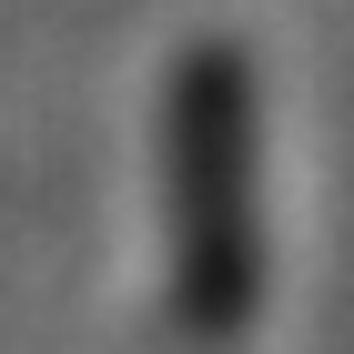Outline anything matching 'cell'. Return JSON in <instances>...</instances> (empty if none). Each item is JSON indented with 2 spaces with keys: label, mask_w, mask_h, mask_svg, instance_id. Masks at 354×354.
<instances>
[{
  "label": "cell",
  "mask_w": 354,
  "mask_h": 354,
  "mask_svg": "<svg viewBox=\"0 0 354 354\" xmlns=\"http://www.w3.org/2000/svg\"><path fill=\"white\" fill-rule=\"evenodd\" d=\"M172 152V294H183L192 334H243L253 294H263V233H253V82L243 51H183L162 111Z\"/></svg>",
  "instance_id": "6da1fadb"
}]
</instances>
